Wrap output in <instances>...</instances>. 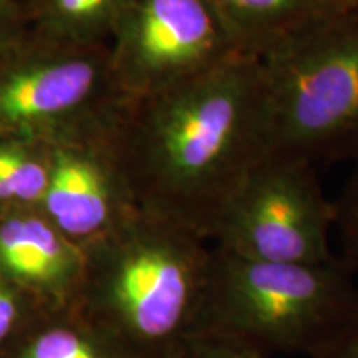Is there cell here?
<instances>
[{
	"instance_id": "cell-1",
	"label": "cell",
	"mask_w": 358,
	"mask_h": 358,
	"mask_svg": "<svg viewBox=\"0 0 358 358\" xmlns=\"http://www.w3.org/2000/svg\"><path fill=\"white\" fill-rule=\"evenodd\" d=\"M115 151L138 211L211 243L250 169L271 150L262 62L239 55L153 95L127 100Z\"/></svg>"
},
{
	"instance_id": "cell-2",
	"label": "cell",
	"mask_w": 358,
	"mask_h": 358,
	"mask_svg": "<svg viewBox=\"0 0 358 358\" xmlns=\"http://www.w3.org/2000/svg\"><path fill=\"white\" fill-rule=\"evenodd\" d=\"M213 244L134 211L85 249L83 285L96 325L141 358H168L194 334Z\"/></svg>"
},
{
	"instance_id": "cell-3",
	"label": "cell",
	"mask_w": 358,
	"mask_h": 358,
	"mask_svg": "<svg viewBox=\"0 0 358 358\" xmlns=\"http://www.w3.org/2000/svg\"><path fill=\"white\" fill-rule=\"evenodd\" d=\"M355 272L329 262L257 261L213 245L194 332L217 334L268 352L313 358L358 315Z\"/></svg>"
},
{
	"instance_id": "cell-4",
	"label": "cell",
	"mask_w": 358,
	"mask_h": 358,
	"mask_svg": "<svg viewBox=\"0 0 358 358\" xmlns=\"http://www.w3.org/2000/svg\"><path fill=\"white\" fill-rule=\"evenodd\" d=\"M271 150L310 163L358 158V10L313 24L261 57Z\"/></svg>"
},
{
	"instance_id": "cell-5",
	"label": "cell",
	"mask_w": 358,
	"mask_h": 358,
	"mask_svg": "<svg viewBox=\"0 0 358 358\" xmlns=\"http://www.w3.org/2000/svg\"><path fill=\"white\" fill-rule=\"evenodd\" d=\"M334 226V203L325 198L313 163L267 151L231 199L211 243L257 261L319 264L335 257Z\"/></svg>"
},
{
	"instance_id": "cell-6",
	"label": "cell",
	"mask_w": 358,
	"mask_h": 358,
	"mask_svg": "<svg viewBox=\"0 0 358 358\" xmlns=\"http://www.w3.org/2000/svg\"><path fill=\"white\" fill-rule=\"evenodd\" d=\"M113 34L110 64L128 100L248 55L211 0H128Z\"/></svg>"
},
{
	"instance_id": "cell-7",
	"label": "cell",
	"mask_w": 358,
	"mask_h": 358,
	"mask_svg": "<svg viewBox=\"0 0 358 358\" xmlns=\"http://www.w3.org/2000/svg\"><path fill=\"white\" fill-rule=\"evenodd\" d=\"M42 203L48 222L83 249L136 211L115 151H103L96 140L83 136L53 151Z\"/></svg>"
},
{
	"instance_id": "cell-8",
	"label": "cell",
	"mask_w": 358,
	"mask_h": 358,
	"mask_svg": "<svg viewBox=\"0 0 358 358\" xmlns=\"http://www.w3.org/2000/svg\"><path fill=\"white\" fill-rule=\"evenodd\" d=\"M0 264L22 280L70 297L83 285L87 254L48 221L12 217L0 224Z\"/></svg>"
},
{
	"instance_id": "cell-9",
	"label": "cell",
	"mask_w": 358,
	"mask_h": 358,
	"mask_svg": "<svg viewBox=\"0 0 358 358\" xmlns=\"http://www.w3.org/2000/svg\"><path fill=\"white\" fill-rule=\"evenodd\" d=\"M248 55L268 48L317 22L348 8L342 0H211Z\"/></svg>"
},
{
	"instance_id": "cell-10",
	"label": "cell",
	"mask_w": 358,
	"mask_h": 358,
	"mask_svg": "<svg viewBox=\"0 0 358 358\" xmlns=\"http://www.w3.org/2000/svg\"><path fill=\"white\" fill-rule=\"evenodd\" d=\"M24 358H141L96 324L50 327L30 343Z\"/></svg>"
},
{
	"instance_id": "cell-11",
	"label": "cell",
	"mask_w": 358,
	"mask_h": 358,
	"mask_svg": "<svg viewBox=\"0 0 358 358\" xmlns=\"http://www.w3.org/2000/svg\"><path fill=\"white\" fill-rule=\"evenodd\" d=\"M128 0H50L52 17L69 43L95 45L98 35L113 32Z\"/></svg>"
},
{
	"instance_id": "cell-12",
	"label": "cell",
	"mask_w": 358,
	"mask_h": 358,
	"mask_svg": "<svg viewBox=\"0 0 358 358\" xmlns=\"http://www.w3.org/2000/svg\"><path fill=\"white\" fill-rule=\"evenodd\" d=\"M48 185V164L0 148V199L42 201Z\"/></svg>"
},
{
	"instance_id": "cell-13",
	"label": "cell",
	"mask_w": 358,
	"mask_h": 358,
	"mask_svg": "<svg viewBox=\"0 0 358 358\" xmlns=\"http://www.w3.org/2000/svg\"><path fill=\"white\" fill-rule=\"evenodd\" d=\"M335 209V227L338 229L342 252L340 259L358 272V158L355 159V169L352 178L348 179L345 189L337 203Z\"/></svg>"
},
{
	"instance_id": "cell-14",
	"label": "cell",
	"mask_w": 358,
	"mask_h": 358,
	"mask_svg": "<svg viewBox=\"0 0 358 358\" xmlns=\"http://www.w3.org/2000/svg\"><path fill=\"white\" fill-rule=\"evenodd\" d=\"M168 358H266V353L222 335L194 332Z\"/></svg>"
},
{
	"instance_id": "cell-15",
	"label": "cell",
	"mask_w": 358,
	"mask_h": 358,
	"mask_svg": "<svg viewBox=\"0 0 358 358\" xmlns=\"http://www.w3.org/2000/svg\"><path fill=\"white\" fill-rule=\"evenodd\" d=\"M313 358H358V315L345 332Z\"/></svg>"
},
{
	"instance_id": "cell-16",
	"label": "cell",
	"mask_w": 358,
	"mask_h": 358,
	"mask_svg": "<svg viewBox=\"0 0 358 358\" xmlns=\"http://www.w3.org/2000/svg\"><path fill=\"white\" fill-rule=\"evenodd\" d=\"M17 320V302L7 289L0 285V340H3L12 330Z\"/></svg>"
},
{
	"instance_id": "cell-17",
	"label": "cell",
	"mask_w": 358,
	"mask_h": 358,
	"mask_svg": "<svg viewBox=\"0 0 358 358\" xmlns=\"http://www.w3.org/2000/svg\"><path fill=\"white\" fill-rule=\"evenodd\" d=\"M348 10H358V0H342Z\"/></svg>"
}]
</instances>
